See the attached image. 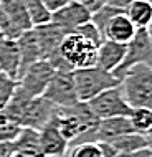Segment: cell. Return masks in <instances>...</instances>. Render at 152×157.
<instances>
[{
	"label": "cell",
	"mask_w": 152,
	"mask_h": 157,
	"mask_svg": "<svg viewBox=\"0 0 152 157\" xmlns=\"http://www.w3.org/2000/svg\"><path fill=\"white\" fill-rule=\"evenodd\" d=\"M112 157H152V149L150 147H146V149L136 151V152H127V154H119L116 152Z\"/></svg>",
	"instance_id": "cell-27"
},
{
	"label": "cell",
	"mask_w": 152,
	"mask_h": 157,
	"mask_svg": "<svg viewBox=\"0 0 152 157\" xmlns=\"http://www.w3.org/2000/svg\"><path fill=\"white\" fill-rule=\"evenodd\" d=\"M22 2H23L25 8H27V13H28V17H30L33 27L50 23L51 13L46 10V7L43 5L41 0H22Z\"/></svg>",
	"instance_id": "cell-20"
},
{
	"label": "cell",
	"mask_w": 152,
	"mask_h": 157,
	"mask_svg": "<svg viewBox=\"0 0 152 157\" xmlns=\"http://www.w3.org/2000/svg\"><path fill=\"white\" fill-rule=\"evenodd\" d=\"M46 101H50L56 108H70L78 103V94L74 88L73 71L66 70H55V75L50 81L43 96Z\"/></svg>",
	"instance_id": "cell-8"
},
{
	"label": "cell",
	"mask_w": 152,
	"mask_h": 157,
	"mask_svg": "<svg viewBox=\"0 0 152 157\" xmlns=\"http://www.w3.org/2000/svg\"><path fill=\"white\" fill-rule=\"evenodd\" d=\"M17 45H18V50H20V76H22L28 66H32L33 63L41 60V50L33 28L22 33L17 40Z\"/></svg>",
	"instance_id": "cell-14"
},
{
	"label": "cell",
	"mask_w": 152,
	"mask_h": 157,
	"mask_svg": "<svg viewBox=\"0 0 152 157\" xmlns=\"http://www.w3.org/2000/svg\"><path fill=\"white\" fill-rule=\"evenodd\" d=\"M89 20H91L89 12L81 3L76 2V0H71L63 8L51 13V20L50 22L55 23L56 27H60L65 33H73L78 27H81L83 23L89 22Z\"/></svg>",
	"instance_id": "cell-9"
},
{
	"label": "cell",
	"mask_w": 152,
	"mask_h": 157,
	"mask_svg": "<svg viewBox=\"0 0 152 157\" xmlns=\"http://www.w3.org/2000/svg\"><path fill=\"white\" fill-rule=\"evenodd\" d=\"M76 2L81 3L91 15L96 13L98 10H101L104 5H108V0H76Z\"/></svg>",
	"instance_id": "cell-25"
},
{
	"label": "cell",
	"mask_w": 152,
	"mask_h": 157,
	"mask_svg": "<svg viewBox=\"0 0 152 157\" xmlns=\"http://www.w3.org/2000/svg\"><path fill=\"white\" fill-rule=\"evenodd\" d=\"M150 149H152V147H150Z\"/></svg>",
	"instance_id": "cell-33"
},
{
	"label": "cell",
	"mask_w": 152,
	"mask_h": 157,
	"mask_svg": "<svg viewBox=\"0 0 152 157\" xmlns=\"http://www.w3.org/2000/svg\"><path fill=\"white\" fill-rule=\"evenodd\" d=\"M0 71L18 81L20 76V50L17 40H7L0 45Z\"/></svg>",
	"instance_id": "cell-15"
},
{
	"label": "cell",
	"mask_w": 152,
	"mask_h": 157,
	"mask_svg": "<svg viewBox=\"0 0 152 157\" xmlns=\"http://www.w3.org/2000/svg\"><path fill=\"white\" fill-rule=\"evenodd\" d=\"M55 75V68L46 60H38L28 66L23 71V75L17 81V90L25 98L33 99V98H41L46 91L50 81Z\"/></svg>",
	"instance_id": "cell-5"
},
{
	"label": "cell",
	"mask_w": 152,
	"mask_h": 157,
	"mask_svg": "<svg viewBox=\"0 0 152 157\" xmlns=\"http://www.w3.org/2000/svg\"><path fill=\"white\" fill-rule=\"evenodd\" d=\"M0 7L3 8L5 15L10 18V22L20 33H25L33 28L32 20L22 0H0Z\"/></svg>",
	"instance_id": "cell-16"
},
{
	"label": "cell",
	"mask_w": 152,
	"mask_h": 157,
	"mask_svg": "<svg viewBox=\"0 0 152 157\" xmlns=\"http://www.w3.org/2000/svg\"><path fill=\"white\" fill-rule=\"evenodd\" d=\"M117 13H124V10H121V8L112 7V5H109V3H108V5H104L101 10H98L96 13L91 15V22L96 25V28L99 30V33L103 35V38H104L106 25L109 23V20H111L114 15H117Z\"/></svg>",
	"instance_id": "cell-21"
},
{
	"label": "cell",
	"mask_w": 152,
	"mask_h": 157,
	"mask_svg": "<svg viewBox=\"0 0 152 157\" xmlns=\"http://www.w3.org/2000/svg\"><path fill=\"white\" fill-rule=\"evenodd\" d=\"M129 121L134 132L147 134L152 129V109L149 108H132L129 114Z\"/></svg>",
	"instance_id": "cell-19"
},
{
	"label": "cell",
	"mask_w": 152,
	"mask_h": 157,
	"mask_svg": "<svg viewBox=\"0 0 152 157\" xmlns=\"http://www.w3.org/2000/svg\"><path fill=\"white\" fill-rule=\"evenodd\" d=\"M38 144L43 155L48 157H60L68 151V141L60 134L53 121L50 119L46 124L38 131Z\"/></svg>",
	"instance_id": "cell-10"
},
{
	"label": "cell",
	"mask_w": 152,
	"mask_h": 157,
	"mask_svg": "<svg viewBox=\"0 0 152 157\" xmlns=\"http://www.w3.org/2000/svg\"><path fill=\"white\" fill-rule=\"evenodd\" d=\"M3 41H5V36H3V33H2V32H0V45H2V43H3Z\"/></svg>",
	"instance_id": "cell-31"
},
{
	"label": "cell",
	"mask_w": 152,
	"mask_h": 157,
	"mask_svg": "<svg viewBox=\"0 0 152 157\" xmlns=\"http://www.w3.org/2000/svg\"><path fill=\"white\" fill-rule=\"evenodd\" d=\"M58 53H60L61 60L74 71V70L96 66L98 46H94L88 40H84L83 36H79L78 33L73 32L65 35Z\"/></svg>",
	"instance_id": "cell-4"
},
{
	"label": "cell",
	"mask_w": 152,
	"mask_h": 157,
	"mask_svg": "<svg viewBox=\"0 0 152 157\" xmlns=\"http://www.w3.org/2000/svg\"><path fill=\"white\" fill-rule=\"evenodd\" d=\"M91 111L98 119H109V117H117V116H129L132 108L127 104L124 98V93L121 90V84L116 88H109L103 91L101 94L93 98L88 101Z\"/></svg>",
	"instance_id": "cell-6"
},
{
	"label": "cell",
	"mask_w": 152,
	"mask_h": 157,
	"mask_svg": "<svg viewBox=\"0 0 152 157\" xmlns=\"http://www.w3.org/2000/svg\"><path fill=\"white\" fill-rule=\"evenodd\" d=\"M124 13L137 30H147L152 23V3L149 0H134L126 7Z\"/></svg>",
	"instance_id": "cell-17"
},
{
	"label": "cell",
	"mask_w": 152,
	"mask_h": 157,
	"mask_svg": "<svg viewBox=\"0 0 152 157\" xmlns=\"http://www.w3.org/2000/svg\"><path fill=\"white\" fill-rule=\"evenodd\" d=\"M134 132L131 126L129 116H117L109 117V119H101L96 127V142H111L114 139L121 137L124 134Z\"/></svg>",
	"instance_id": "cell-12"
},
{
	"label": "cell",
	"mask_w": 152,
	"mask_h": 157,
	"mask_svg": "<svg viewBox=\"0 0 152 157\" xmlns=\"http://www.w3.org/2000/svg\"><path fill=\"white\" fill-rule=\"evenodd\" d=\"M126 50L127 45L116 43L111 40H104L103 43L98 46V53H96V66L104 71L112 73L117 66L122 63L126 56Z\"/></svg>",
	"instance_id": "cell-11"
},
{
	"label": "cell",
	"mask_w": 152,
	"mask_h": 157,
	"mask_svg": "<svg viewBox=\"0 0 152 157\" xmlns=\"http://www.w3.org/2000/svg\"><path fill=\"white\" fill-rule=\"evenodd\" d=\"M41 157H48V155H41Z\"/></svg>",
	"instance_id": "cell-32"
},
{
	"label": "cell",
	"mask_w": 152,
	"mask_h": 157,
	"mask_svg": "<svg viewBox=\"0 0 152 157\" xmlns=\"http://www.w3.org/2000/svg\"><path fill=\"white\" fill-rule=\"evenodd\" d=\"M108 144L116 152H119V154H127V152H136V151L146 149V147H150L149 142H147V137L144 134H139V132L124 134V136H121V137L114 139V141L108 142Z\"/></svg>",
	"instance_id": "cell-18"
},
{
	"label": "cell",
	"mask_w": 152,
	"mask_h": 157,
	"mask_svg": "<svg viewBox=\"0 0 152 157\" xmlns=\"http://www.w3.org/2000/svg\"><path fill=\"white\" fill-rule=\"evenodd\" d=\"M73 79H74V88H76L78 99L83 101V103H88L93 98L101 94L103 91L109 90V88H116L121 84V81L112 73L101 70L98 66L74 70Z\"/></svg>",
	"instance_id": "cell-3"
},
{
	"label": "cell",
	"mask_w": 152,
	"mask_h": 157,
	"mask_svg": "<svg viewBox=\"0 0 152 157\" xmlns=\"http://www.w3.org/2000/svg\"><path fill=\"white\" fill-rule=\"evenodd\" d=\"M131 2H134V0H108L109 5L117 7V8H121V10H126V7H127Z\"/></svg>",
	"instance_id": "cell-28"
},
{
	"label": "cell",
	"mask_w": 152,
	"mask_h": 157,
	"mask_svg": "<svg viewBox=\"0 0 152 157\" xmlns=\"http://www.w3.org/2000/svg\"><path fill=\"white\" fill-rule=\"evenodd\" d=\"M139 63L152 68V41H150L149 35H147V30H137L136 32L134 38L127 43L124 60L112 71V75L121 81L124 78L126 71L129 68H132L134 65H139Z\"/></svg>",
	"instance_id": "cell-7"
},
{
	"label": "cell",
	"mask_w": 152,
	"mask_h": 157,
	"mask_svg": "<svg viewBox=\"0 0 152 157\" xmlns=\"http://www.w3.org/2000/svg\"><path fill=\"white\" fill-rule=\"evenodd\" d=\"M147 35H149V38H150V41H152V23L147 27Z\"/></svg>",
	"instance_id": "cell-30"
},
{
	"label": "cell",
	"mask_w": 152,
	"mask_h": 157,
	"mask_svg": "<svg viewBox=\"0 0 152 157\" xmlns=\"http://www.w3.org/2000/svg\"><path fill=\"white\" fill-rule=\"evenodd\" d=\"M137 28L134 27V23L127 18L126 13H117L114 15L109 23L106 25V30H104V40H111L116 43H122L127 45L131 40L136 35Z\"/></svg>",
	"instance_id": "cell-13"
},
{
	"label": "cell",
	"mask_w": 152,
	"mask_h": 157,
	"mask_svg": "<svg viewBox=\"0 0 152 157\" xmlns=\"http://www.w3.org/2000/svg\"><path fill=\"white\" fill-rule=\"evenodd\" d=\"M22 127H18L13 122L7 121L0 113V142H10L20 134Z\"/></svg>",
	"instance_id": "cell-24"
},
{
	"label": "cell",
	"mask_w": 152,
	"mask_h": 157,
	"mask_svg": "<svg viewBox=\"0 0 152 157\" xmlns=\"http://www.w3.org/2000/svg\"><path fill=\"white\" fill-rule=\"evenodd\" d=\"M121 90L131 108L152 109V68L147 65H134L121 79Z\"/></svg>",
	"instance_id": "cell-2"
},
{
	"label": "cell",
	"mask_w": 152,
	"mask_h": 157,
	"mask_svg": "<svg viewBox=\"0 0 152 157\" xmlns=\"http://www.w3.org/2000/svg\"><path fill=\"white\" fill-rule=\"evenodd\" d=\"M74 33H78L79 36H83L84 40H88L89 43H93L94 46H99L101 43L104 41V38H103V35L99 33V30L96 28V25L91 22H86V23H83L81 27H78L74 30Z\"/></svg>",
	"instance_id": "cell-23"
},
{
	"label": "cell",
	"mask_w": 152,
	"mask_h": 157,
	"mask_svg": "<svg viewBox=\"0 0 152 157\" xmlns=\"http://www.w3.org/2000/svg\"><path fill=\"white\" fill-rule=\"evenodd\" d=\"M146 137H147V142H149V146L152 147V129H150L149 132L146 134Z\"/></svg>",
	"instance_id": "cell-29"
},
{
	"label": "cell",
	"mask_w": 152,
	"mask_h": 157,
	"mask_svg": "<svg viewBox=\"0 0 152 157\" xmlns=\"http://www.w3.org/2000/svg\"><path fill=\"white\" fill-rule=\"evenodd\" d=\"M51 121L60 131V134L68 141V144H73L81 136L94 131L99 122L94 113L91 111L89 104L83 101H78L70 108H56Z\"/></svg>",
	"instance_id": "cell-1"
},
{
	"label": "cell",
	"mask_w": 152,
	"mask_h": 157,
	"mask_svg": "<svg viewBox=\"0 0 152 157\" xmlns=\"http://www.w3.org/2000/svg\"><path fill=\"white\" fill-rule=\"evenodd\" d=\"M68 157H106L99 142H81L70 149Z\"/></svg>",
	"instance_id": "cell-22"
},
{
	"label": "cell",
	"mask_w": 152,
	"mask_h": 157,
	"mask_svg": "<svg viewBox=\"0 0 152 157\" xmlns=\"http://www.w3.org/2000/svg\"><path fill=\"white\" fill-rule=\"evenodd\" d=\"M43 2V5L46 7V10L50 12V13H55L56 10H60L66 5V3H70L71 0H41Z\"/></svg>",
	"instance_id": "cell-26"
}]
</instances>
